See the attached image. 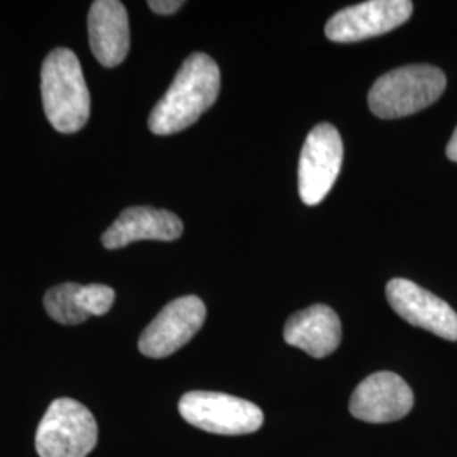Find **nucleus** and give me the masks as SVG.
<instances>
[{
	"label": "nucleus",
	"mask_w": 457,
	"mask_h": 457,
	"mask_svg": "<svg viewBox=\"0 0 457 457\" xmlns=\"http://www.w3.org/2000/svg\"><path fill=\"white\" fill-rule=\"evenodd\" d=\"M97 422L77 400L58 398L49 405L36 432L39 457H87L97 445Z\"/></svg>",
	"instance_id": "obj_4"
},
{
	"label": "nucleus",
	"mask_w": 457,
	"mask_h": 457,
	"mask_svg": "<svg viewBox=\"0 0 457 457\" xmlns=\"http://www.w3.org/2000/svg\"><path fill=\"white\" fill-rule=\"evenodd\" d=\"M220 92V70L205 53L190 54L168 92L151 111L147 126L158 136H170L195 124Z\"/></svg>",
	"instance_id": "obj_1"
},
{
	"label": "nucleus",
	"mask_w": 457,
	"mask_h": 457,
	"mask_svg": "<svg viewBox=\"0 0 457 457\" xmlns=\"http://www.w3.org/2000/svg\"><path fill=\"white\" fill-rule=\"evenodd\" d=\"M205 317V303L195 295L170 302L141 334L139 351L153 360L171 356L194 339Z\"/></svg>",
	"instance_id": "obj_7"
},
{
	"label": "nucleus",
	"mask_w": 457,
	"mask_h": 457,
	"mask_svg": "<svg viewBox=\"0 0 457 457\" xmlns=\"http://www.w3.org/2000/svg\"><path fill=\"white\" fill-rule=\"evenodd\" d=\"M413 12L410 0H368L339 11L326 24L327 39L358 43L390 33L405 24Z\"/></svg>",
	"instance_id": "obj_8"
},
{
	"label": "nucleus",
	"mask_w": 457,
	"mask_h": 457,
	"mask_svg": "<svg viewBox=\"0 0 457 457\" xmlns=\"http://www.w3.org/2000/svg\"><path fill=\"white\" fill-rule=\"evenodd\" d=\"M343 156V139L332 124H319L309 132L298 163V194L305 205H319L326 198L341 173Z\"/></svg>",
	"instance_id": "obj_6"
},
{
	"label": "nucleus",
	"mask_w": 457,
	"mask_h": 457,
	"mask_svg": "<svg viewBox=\"0 0 457 457\" xmlns=\"http://www.w3.org/2000/svg\"><path fill=\"white\" fill-rule=\"evenodd\" d=\"M287 344L305 351L312 358L332 354L343 339V326L337 313L327 305H312L294 313L283 330Z\"/></svg>",
	"instance_id": "obj_14"
},
{
	"label": "nucleus",
	"mask_w": 457,
	"mask_h": 457,
	"mask_svg": "<svg viewBox=\"0 0 457 457\" xmlns=\"http://www.w3.org/2000/svg\"><path fill=\"white\" fill-rule=\"evenodd\" d=\"M183 5H185V2H181V0H149V2H147V7H149L153 12L162 14V16L175 14V12L180 11Z\"/></svg>",
	"instance_id": "obj_15"
},
{
	"label": "nucleus",
	"mask_w": 457,
	"mask_h": 457,
	"mask_svg": "<svg viewBox=\"0 0 457 457\" xmlns=\"http://www.w3.org/2000/svg\"><path fill=\"white\" fill-rule=\"evenodd\" d=\"M41 97L49 124L58 132L73 134L90 117V92L77 54L68 48L49 53L41 68Z\"/></svg>",
	"instance_id": "obj_2"
},
{
	"label": "nucleus",
	"mask_w": 457,
	"mask_h": 457,
	"mask_svg": "<svg viewBox=\"0 0 457 457\" xmlns=\"http://www.w3.org/2000/svg\"><path fill=\"white\" fill-rule=\"evenodd\" d=\"M179 410L188 424L219 436L253 434L260 430L264 422V415L258 405L226 393H185Z\"/></svg>",
	"instance_id": "obj_5"
},
{
	"label": "nucleus",
	"mask_w": 457,
	"mask_h": 457,
	"mask_svg": "<svg viewBox=\"0 0 457 457\" xmlns=\"http://www.w3.org/2000/svg\"><path fill=\"white\" fill-rule=\"evenodd\" d=\"M114 300L115 292L107 285L62 283L45 295V309L58 324L79 326L92 315H105Z\"/></svg>",
	"instance_id": "obj_13"
},
{
	"label": "nucleus",
	"mask_w": 457,
	"mask_h": 457,
	"mask_svg": "<svg viewBox=\"0 0 457 457\" xmlns=\"http://www.w3.org/2000/svg\"><path fill=\"white\" fill-rule=\"evenodd\" d=\"M413 392L402 376L379 371L361 381L351 395L349 410L362 422L388 424L409 415Z\"/></svg>",
	"instance_id": "obj_10"
},
{
	"label": "nucleus",
	"mask_w": 457,
	"mask_h": 457,
	"mask_svg": "<svg viewBox=\"0 0 457 457\" xmlns=\"http://www.w3.org/2000/svg\"><path fill=\"white\" fill-rule=\"evenodd\" d=\"M88 41L100 65L114 68L126 60L131 34L129 17L122 2L97 0L90 5Z\"/></svg>",
	"instance_id": "obj_11"
},
{
	"label": "nucleus",
	"mask_w": 457,
	"mask_h": 457,
	"mask_svg": "<svg viewBox=\"0 0 457 457\" xmlns=\"http://www.w3.org/2000/svg\"><path fill=\"white\" fill-rule=\"evenodd\" d=\"M183 234L179 215L154 207H129L102 236L107 249H120L137 241H177Z\"/></svg>",
	"instance_id": "obj_12"
},
{
	"label": "nucleus",
	"mask_w": 457,
	"mask_h": 457,
	"mask_svg": "<svg viewBox=\"0 0 457 457\" xmlns=\"http://www.w3.org/2000/svg\"><path fill=\"white\" fill-rule=\"evenodd\" d=\"M445 154H447V158L451 160V162H456L457 163V128L454 134L451 136V139H449V143H447V147H445Z\"/></svg>",
	"instance_id": "obj_16"
},
{
	"label": "nucleus",
	"mask_w": 457,
	"mask_h": 457,
	"mask_svg": "<svg viewBox=\"0 0 457 457\" xmlns=\"http://www.w3.org/2000/svg\"><path fill=\"white\" fill-rule=\"evenodd\" d=\"M445 85L447 79L437 66H400L376 80L368 94V105L379 119L407 117L436 104Z\"/></svg>",
	"instance_id": "obj_3"
},
{
	"label": "nucleus",
	"mask_w": 457,
	"mask_h": 457,
	"mask_svg": "<svg viewBox=\"0 0 457 457\" xmlns=\"http://www.w3.org/2000/svg\"><path fill=\"white\" fill-rule=\"evenodd\" d=\"M386 298L410 326L420 327L445 341H457V313L437 295L405 278H393L386 285Z\"/></svg>",
	"instance_id": "obj_9"
}]
</instances>
